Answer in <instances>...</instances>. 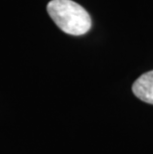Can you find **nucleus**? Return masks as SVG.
<instances>
[{
  "label": "nucleus",
  "instance_id": "obj_1",
  "mask_svg": "<svg viewBox=\"0 0 153 154\" xmlns=\"http://www.w3.org/2000/svg\"><path fill=\"white\" fill-rule=\"evenodd\" d=\"M48 14L65 33L80 36L92 27V19L83 6L73 0H51L47 5Z\"/></svg>",
  "mask_w": 153,
  "mask_h": 154
},
{
  "label": "nucleus",
  "instance_id": "obj_2",
  "mask_svg": "<svg viewBox=\"0 0 153 154\" xmlns=\"http://www.w3.org/2000/svg\"><path fill=\"white\" fill-rule=\"evenodd\" d=\"M132 91L137 99L153 104V70L142 74L133 83Z\"/></svg>",
  "mask_w": 153,
  "mask_h": 154
}]
</instances>
